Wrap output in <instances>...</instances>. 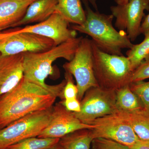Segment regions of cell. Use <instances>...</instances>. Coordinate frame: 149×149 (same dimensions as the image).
<instances>
[{"label":"cell","instance_id":"d6986e66","mask_svg":"<svg viewBox=\"0 0 149 149\" xmlns=\"http://www.w3.org/2000/svg\"><path fill=\"white\" fill-rule=\"evenodd\" d=\"M91 129L74 131L60 139V144L64 149H91L93 140Z\"/></svg>","mask_w":149,"mask_h":149},{"label":"cell","instance_id":"ac0fdd59","mask_svg":"<svg viewBox=\"0 0 149 149\" xmlns=\"http://www.w3.org/2000/svg\"><path fill=\"white\" fill-rule=\"evenodd\" d=\"M115 92L118 111L133 113L145 110L138 97L130 90L129 85Z\"/></svg>","mask_w":149,"mask_h":149},{"label":"cell","instance_id":"5bb4252c","mask_svg":"<svg viewBox=\"0 0 149 149\" xmlns=\"http://www.w3.org/2000/svg\"><path fill=\"white\" fill-rule=\"evenodd\" d=\"M36 0H0V32L13 28Z\"/></svg>","mask_w":149,"mask_h":149},{"label":"cell","instance_id":"4fadbf2b","mask_svg":"<svg viewBox=\"0 0 149 149\" xmlns=\"http://www.w3.org/2000/svg\"><path fill=\"white\" fill-rule=\"evenodd\" d=\"M24 53L0 54V97L16 87L24 78Z\"/></svg>","mask_w":149,"mask_h":149},{"label":"cell","instance_id":"277c9868","mask_svg":"<svg viewBox=\"0 0 149 149\" xmlns=\"http://www.w3.org/2000/svg\"><path fill=\"white\" fill-rule=\"evenodd\" d=\"M92 46L93 71L98 86L116 91L130 85L133 71L128 58L107 53L93 41Z\"/></svg>","mask_w":149,"mask_h":149},{"label":"cell","instance_id":"cb8c5ba5","mask_svg":"<svg viewBox=\"0 0 149 149\" xmlns=\"http://www.w3.org/2000/svg\"><path fill=\"white\" fill-rule=\"evenodd\" d=\"M72 76V74L65 71V78L66 83L63 91V100L77 98L78 88L77 85L74 84Z\"/></svg>","mask_w":149,"mask_h":149},{"label":"cell","instance_id":"603a6c76","mask_svg":"<svg viewBox=\"0 0 149 149\" xmlns=\"http://www.w3.org/2000/svg\"><path fill=\"white\" fill-rule=\"evenodd\" d=\"M91 149H130L129 147L110 139L95 138L91 143Z\"/></svg>","mask_w":149,"mask_h":149},{"label":"cell","instance_id":"f546056e","mask_svg":"<svg viewBox=\"0 0 149 149\" xmlns=\"http://www.w3.org/2000/svg\"><path fill=\"white\" fill-rule=\"evenodd\" d=\"M129 0H115L117 5H124L129 1Z\"/></svg>","mask_w":149,"mask_h":149},{"label":"cell","instance_id":"7c38bea8","mask_svg":"<svg viewBox=\"0 0 149 149\" xmlns=\"http://www.w3.org/2000/svg\"><path fill=\"white\" fill-rule=\"evenodd\" d=\"M69 24L64 17L55 12L42 22L16 28L18 32H31L50 39L57 46L77 37V32L70 29Z\"/></svg>","mask_w":149,"mask_h":149},{"label":"cell","instance_id":"7402d4cb","mask_svg":"<svg viewBox=\"0 0 149 149\" xmlns=\"http://www.w3.org/2000/svg\"><path fill=\"white\" fill-rule=\"evenodd\" d=\"M130 90L140 100L144 109L149 112V82L140 81L130 83Z\"/></svg>","mask_w":149,"mask_h":149},{"label":"cell","instance_id":"3957f363","mask_svg":"<svg viewBox=\"0 0 149 149\" xmlns=\"http://www.w3.org/2000/svg\"><path fill=\"white\" fill-rule=\"evenodd\" d=\"M83 1L86 19L82 24L72 25L71 29L90 36L96 45L107 54L122 56V49L132 47L134 45L126 33L118 32L113 27L112 15L94 11L89 6L88 0Z\"/></svg>","mask_w":149,"mask_h":149},{"label":"cell","instance_id":"9c48e42d","mask_svg":"<svg viewBox=\"0 0 149 149\" xmlns=\"http://www.w3.org/2000/svg\"><path fill=\"white\" fill-rule=\"evenodd\" d=\"M111 14L116 18L115 26L134 41L141 34L144 11L149 10V0H129L124 5L112 6Z\"/></svg>","mask_w":149,"mask_h":149},{"label":"cell","instance_id":"8fae6325","mask_svg":"<svg viewBox=\"0 0 149 149\" xmlns=\"http://www.w3.org/2000/svg\"><path fill=\"white\" fill-rule=\"evenodd\" d=\"M93 128V125L81 122L60 102L53 107L49 122L38 137L61 139L74 131Z\"/></svg>","mask_w":149,"mask_h":149},{"label":"cell","instance_id":"7a4b0ae2","mask_svg":"<svg viewBox=\"0 0 149 149\" xmlns=\"http://www.w3.org/2000/svg\"><path fill=\"white\" fill-rule=\"evenodd\" d=\"M83 38L76 37L42 52L24 53V78L52 91L57 97L62 99L63 91L66 83L65 79L56 85L46 84L45 80L53 73V64L56 60L63 58L69 61L72 59Z\"/></svg>","mask_w":149,"mask_h":149},{"label":"cell","instance_id":"e0dca14e","mask_svg":"<svg viewBox=\"0 0 149 149\" xmlns=\"http://www.w3.org/2000/svg\"><path fill=\"white\" fill-rule=\"evenodd\" d=\"M55 12L64 17L69 23L80 25L86 19L85 10L81 0H57Z\"/></svg>","mask_w":149,"mask_h":149},{"label":"cell","instance_id":"30bf717a","mask_svg":"<svg viewBox=\"0 0 149 149\" xmlns=\"http://www.w3.org/2000/svg\"><path fill=\"white\" fill-rule=\"evenodd\" d=\"M93 139H110L128 147L133 146L139 138L130 125L116 113L95 119L89 123Z\"/></svg>","mask_w":149,"mask_h":149},{"label":"cell","instance_id":"4316f807","mask_svg":"<svg viewBox=\"0 0 149 149\" xmlns=\"http://www.w3.org/2000/svg\"><path fill=\"white\" fill-rule=\"evenodd\" d=\"M129 148L130 149H149V141L139 139L133 146Z\"/></svg>","mask_w":149,"mask_h":149},{"label":"cell","instance_id":"8992f818","mask_svg":"<svg viewBox=\"0 0 149 149\" xmlns=\"http://www.w3.org/2000/svg\"><path fill=\"white\" fill-rule=\"evenodd\" d=\"M63 67L75 78L78 90L77 98L80 101L88 89L98 86L93 71L92 40L83 37L73 58Z\"/></svg>","mask_w":149,"mask_h":149},{"label":"cell","instance_id":"484cf974","mask_svg":"<svg viewBox=\"0 0 149 149\" xmlns=\"http://www.w3.org/2000/svg\"><path fill=\"white\" fill-rule=\"evenodd\" d=\"M61 102L68 111L78 113L81 110L80 102L77 98L63 100Z\"/></svg>","mask_w":149,"mask_h":149},{"label":"cell","instance_id":"4dcf8cb0","mask_svg":"<svg viewBox=\"0 0 149 149\" xmlns=\"http://www.w3.org/2000/svg\"><path fill=\"white\" fill-rule=\"evenodd\" d=\"M47 149H64V148H63L61 145L59 143H58L53 146L51 147V148H49Z\"/></svg>","mask_w":149,"mask_h":149},{"label":"cell","instance_id":"ba28073f","mask_svg":"<svg viewBox=\"0 0 149 149\" xmlns=\"http://www.w3.org/2000/svg\"><path fill=\"white\" fill-rule=\"evenodd\" d=\"M80 102V111L73 112V114L81 122L88 125L95 119L118 111L115 91L99 86L88 89Z\"/></svg>","mask_w":149,"mask_h":149},{"label":"cell","instance_id":"6da1fadb","mask_svg":"<svg viewBox=\"0 0 149 149\" xmlns=\"http://www.w3.org/2000/svg\"><path fill=\"white\" fill-rule=\"evenodd\" d=\"M57 97L52 91L24 77L0 97V129L32 112L50 108Z\"/></svg>","mask_w":149,"mask_h":149},{"label":"cell","instance_id":"f1b7e54d","mask_svg":"<svg viewBox=\"0 0 149 149\" xmlns=\"http://www.w3.org/2000/svg\"><path fill=\"white\" fill-rule=\"evenodd\" d=\"M88 1L93 6L94 8L97 11V0H88Z\"/></svg>","mask_w":149,"mask_h":149},{"label":"cell","instance_id":"44dd1931","mask_svg":"<svg viewBox=\"0 0 149 149\" xmlns=\"http://www.w3.org/2000/svg\"><path fill=\"white\" fill-rule=\"evenodd\" d=\"M60 139L32 137L22 140L5 149H47L58 143Z\"/></svg>","mask_w":149,"mask_h":149},{"label":"cell","instance_id":"d4e9b609","mask_svg":"<svg viewBox=\"0 0 149 149\" xmlns=\"http://www.w3.org/2000/svg\"><path fill=\"white\" fill-rule=\"evenodd\" d=\"M149 78V63H143L133 71L130 84Z\"/></svg>","mask_w":149,"mask_h":149},{"label":"cell","instance_id":"52a82bcc","mask_svg":"<svg viewBox=\"0 0 149 149\" xmlns=\"http://www.w3.org/2000/svg\"><path fill=\"white\" fill-rule=\"evenodd\" d=\"M54 46V42L50 39L31 32H18L16 27L0 32V54L2 55L42 52Z\"/></svg>","mask_w":149,"mask_h":149},{"label":"cell","instance_id":"9a60e30c","mask_svg":"<svg viewBox=\"0 0 149 149\" xmlns=\"http://www.w3.org/2000/svg\"><path fill=\"white\" fill-rule=\"evenodd\" d=\"M57 0H36L29 6L22 19L13 27L37 24L55 13Z\"/></svg>","mask_w":149,"mask_h":149},{"label":"cell","instance_id":"5b68a950","mask_svg":"<svg viewBox=\"0 0 149 149\" xmlns=\"http://www.w3.org/2000/svg\"><path fill=\"white\" fill-rule=\"evenodd\" d=\"M53 107L32 112L0 129V149L40 136L49 122Z\"/></svg>","mask_w":149,"mask_h":149},{"label":"cell","instance_id":"2e32d148","mask_svg":"<svg viewBox=\"0 0 149 149\" xmlns=\"http://www.w3.org/2000/svg\"><path fill=\"white\" fill-rule=\"evenodd\" d=\"M130 125L139 139L149 141V112L145 110L133 113H116Z\"/></svg>","mask_w":149,"mask_h":149},{"label":"cell","instance_id":"ffe728a7","mask_svg":"<svg viewBox=\"0 0 149 149\" xmlns=\"http://www.w3.org/2000/svg\"><path fill=\"white\" fill-rule=\"evenodd\" d=\"M145 37L142 42L133 45L126 52L133 71L143 63H149V35Z\"/></svg>","mask_w":149,"mask_h":149},{"label":"cell","instance_id":"83f0119b","mask_svg":"<svg viewBox=\"0 0 149 149\" xmlns=\"http://www.w3.org/2000/svg\"><path fill=\"white\" fill-rule=\"evenodd\" d=\"M141 34L143 35L145 37L149 35V13L146 16L141 24Z\"/></svg>","mask_w":149,"mask_h":149}]
</instances>
